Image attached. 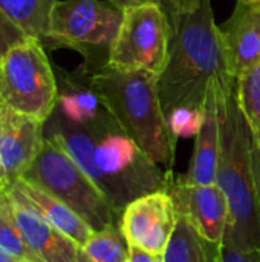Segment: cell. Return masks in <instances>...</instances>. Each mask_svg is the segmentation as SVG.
Here are the masks:
<instances>
[{
    "label": "cell",
    "mask_w": 260,
    "mask_h": 262,
    "mask_svg": "<svg viewBox=\"0 0 260 262\" xmlns=\"http://www.w3.org/2000/svg\"><path fill=\"white\" fill-rule=\"evenodd\" d=\"M172 25L167 64L159 75L164 114L187 106L205 111L213 100L224 101L236 84L221 26L211 0L162 2Z\"/></svg>",
    "instance_id": "1"
},
{
    "label": "cell",
    "mask_w": 260,
    "mask_h": 262,
    "mask_svg": "<svg viewBox=\"0 0 260 262\" xmlns=\"http://www.w3.org/2000/svg\"><path fill=\"white\" fill-rule=\"evenodd\" d=\"M57 141L120 210L133 200L166 190L173 170L156 164L109 114L95 124L80 126L57 109L44 124Z\"/></svg>",
    "instance_id": "2"
},
{
    "label": "cell",
    "mask_w": 260,
    "mask_h": 262,
    "mask_svg": "<svg viewBox=\"0 0 260 262\" xmlns=\"http://www.w3.org/2000/svg\"><path fill=\"white\" fill-rule=\"evenodd\" d=\"M219 163L216 184L230 216L222 246L238 252L260 250V206L253 173V135L238 98V80L219 106Z\"/></svg>",
    "instance_id": "3"
},
{
    "label": "cell",
    "mask_w": 260,
    "mask_h": 262,
    "mask_svg": "<svg viewBox=\"0 0 260 262\" xmlns=\"http://www.w3.org/2000/svg\"><path fill=\"white\" fill-rule=\"evenodd\" d=\"M84 69V68H83ZM92 88L118 126L156 164L172 170L173 138L159 97V75L146 71H123L109 64L87 71Z\"/></svg>",
    "instance_id": "4"
},
{
    "label": "cell",
    "mask_w": 260,
    "mask_h": 262,
    "mask_svg": "<svg viewBox=\"0 0 260 262\" xmlns=\"http://www.w3.org/2000/svg\"><path fill=\"white\" fill-rule=\"evenodd\" d=\"M21 178L64 203L93 232L121 226L123 210L104 196L74 158L52 138H44L41 150Z\"/></svg>",
    "instance_id": "5"
},
{
    "label": "cell",
    "mask_w": 260,
    "mask_h": 262,
    "mask_svg": "<svg viewBox=\"0 0 260 262\" xmlns=\"http://www.w3.org/2000/svg\"><path fill=\"white\" fill-rule=\"evenodd\" d=\"M123 11L107 0H57L49 17L44 48H70L84 57V69L95 71L109 63Z\"/></svg>",
    "instance_id": "6"
},
{
    "label": "cell",
    "mask_w": 260,
    "mask_h": 262,
    "mask_svg": "<svg viewBox=\"0 0 260 262\" xmlns=\"http://www.w3.org/2000/svg\"><path fill=\"white\" fill-rule=\"evenodd\" d=\"M0 103L44 123L54 114L58 81L38 38L28 37L0 58Z\"/></svg>",
    "instance_id": "7"
},
{
    "label": "cell",
    "mask_w": 260,
    "mask_h": 262,
    "mask_svg": "<svg viewBox=\"0 0 260 262\" xmlns=\"http://www.w3.org/2000/svg\"><path fill=\"white\" fill-rule=\"evenodd\" d=\"M172 25L162 2H149L123 11L109 66L161 75L169 58Z\"/></svg>",
    "instance_id": "8"
},
{
    "label": "cell",
    "mask_w": 260,
    "mask_h": 262,
    "mask_svg": "<svg viewBox=\"0 0 260 262\" xmlns=\"http://www.w3.org/2000/svg\"><path fill=\"white\" fill-rule=\"evenodd\" d=\"M178 223L175 203L167 190L139 196L123 209L121 230L130 246L162 255Z\"/></svg>",
    "instance_id": "9"
},
{
    "label": "cell",
    "mask_w": 260,
    "mask_h": 262,
    "mask_svg": "<svg viewBox=\"0 0 260 262\" xmlns=\"http://www.w3.org/2000/svg\"><path fill=\"white\" fill-rule=\"evenodd\" d=\"M166 190L170 193L178 215L184 216L208 243L222 246L230 209L218 184H188L181 175L172 173Z\"/></svg>",
    "instance_id": "10"
},
{
    "label": "cell",
    "mask_w": 260,
    "mask_h": 262,
    "mask_svg": "<svg viewBox=\"0 0 260 262\" xmlns=\"http://www.w3.org/2000/svg\"><path fill=\"white\" fill-rule=\"evenodd\" d=\"M44 124L0 103V178L6 189L25 175L41 150Z\"/></svg>",
    "instance_id": "11"
},
{
    "label": "cell",
    "mask_w": 260,
    "mask_h": 262,
    "mask_svg": "<svg viewBox=\"0 0 260 262\" xmlns=\"http://www.w3.org/2000/svg\"><path fill=\"white\" fill-rule=\"evenodd\" d=\"M9 207L25 243L40 262H78L81 247L63 232L51 226L34 209L8 192Z\"/></svg>",
    "instance_id": "12"
},
{
    "label": "cell",
    "mask_w": 260,
    "mask_h": 262,
    "mask_svg": "<svg viewBox=\"0 0 260 262\" xmlns=\"http://www.w3.org/2000/svg\"><path fill=\"white\" fill-rule=\"evenodd\" d=\"M234 77L260 63V3L238 0L230 18L221 26Z\"/></svg>",
    "instance_id": "13"
},
{
    "label": "cell",
    "mask_w": 260,
    "mask_h": 262,
    "mask_svg": "<svg viewBox=\"0 0 260 262\" xmlns=\"http://www.w3.org/2000/svg\"><path fill=\"white\" fill-rule=\"evenodd\" d=\"M6 192L23 204H26L28 207L34 209L41 218H44L51 226L69 236L81 249L86 246V243L93 233L90 226L83 218H80L70 207H67L64 203H61L41 187L26 181L25 178L15 180L6 189Z\"/></svg>",
    "instance_id": "14"
},
{
    "label": "cell",
    "mask_w": 260,
    "mask_h": 262,
    "mask_svg": "<svg viewBox=\"0 0 260 262\" xmlns=\"http://www.w3.org/2000/svg\"><path fill=\"white\" fill-rule=\"evenodd\" d=\"M222 101H210L205 107V120L201 130L195 137L193 155L188 170L181 178L188 184H216L218 163H219V106Z\"/></svg>",
    "instance_id": "15"
},
{
    "label": "cell",
    "mask_w": 260,
    "mask_h": 262,
    "mask_svg": "<svg viewBox=\"0 0 260 262\" xmlns=\"http://www.w3.org/2000/svg\"><path fill=\"white\" fill-rule=\"evenodd\" d=\"M55 109L66 120L80 126L95 124L110 114L92 88L89 74L83 68L80 74L64 77L61 88L58 86V103Z\"/></svg>",
    "instance_id": "16"
},
{
    "label": "cell",
    "mask_w": 260,
    "mask_h": 262,
    "mask_svg": "<svg viewBox=\"0 0 260 262\" xmlns=\"http://www.w3.org/2000/svg\"><path fill=\"white\" fill-rule=\"evenodd\" d=\"M219 247L202 238L181 215L162 253V262H218Z\"/></svg>",
    "instance_id": "17"
},
{
    "label": "cell",
    "mask_w": 260,
    "mask_h": 262,
    "mask_svg": "<svg viewBox=\"0 0 260 262\" xmlns=\"http://www.w3.org/2000/svg\"><path fill=\"white\" fill-rule=\"evenodd\" d=\"M57 0H0V11L11 18L28 37L44 41L49 17Z\"/></svg>",
    "instance_id": "18"
},
{
    "label": "cell",
    "mask_w": 260,
    "mask_h": 262,
    "mask_svg": "<svg viewBox=\"0 0 260 262\" xmlns=\"http://www.w3.org/2000/svg\"><path fill=\"white\" fill-rule=\"evenodd\" d=\"M81 250L93 262H129V243L121 227L93 232Z\"/></svg>",
    "instance_id": "19"
},
{
    "label": "cell",
    "mask_w": 260,
    "mask_h": 262,
    "mask_svg": "<svg viewBox=\"0 0 260 262\" xmlns=\"http://www.w3.org/2000/svg\"><path fill=\"white\" fill-rule=\"evenodd\" d=\"M238 98L260 150V63L238 77Z\"/></svg>",
    "instance_id": "20"
},
{
    "label": "cell",
    "mask_w": 260,
    "mask_h": 262,
    "mask_svg": "<svg viewBox=\"0 0 260 262\" xmlns=\"http://www.w3.org/2000/svg\"><path fill=\"white\" fill-rule=\"evenodd\" d=\"M0 250L20 262H40L15 224L6 190H0Z\"/></svg>",
    "instance_id": "21"
},
{
    "label": "cell",
    "mask_w": 260,
    "mask_h": 262,
    "mask_svg": "<svg viewBox=\"0 0 260 262\" xmlns=\"http://www.w3.org/2000/svg\"><path fill=\"white\" fill-rule=\"evenodd\" d=\"M166 118L173 138L178 141L179 138H193L198 135L205 120V111L181 106L172 109Z\"/></svg>",
    "instance_id": "22"
},
{
    "label": "cell",
    "mask_w": 260,
    "mask_h": 262,
    "mask_svg": "<svg viewBox=\"0 0 260 262\" xmlns=\"http://www.w3.org/2000/svg\"><path fill=\"white\" fill-rule=\"evenodd\" d=\"M28 35L0 11V58L17 43L26 40Z\"/></svg>",
    "instance_id": "23"
},
{
    "label": "cell",
    "mask_w": 260,
    "mask_h": 262,
    "mask_svg": "<svg viewBox=\"0 0 260 262\" xmlns=\"http://www.w3.org/2000/svg\"><path fill=\"white\" fill-rule=\"evenodd\" d=\"M218 262H260L259 250L257 252H238L225 246H221Z\"/></svg>",
    "instance_id": "24"
},
{
    "label": "cell",
    "mask_w": 260,
    "mask_h": 262,
    "mask_svg": "<svg viewBox=\"0 0 260 262\" xmlns=\"http://www.w3.org/2000/svg\"><path fill=\"white\" fill-rule=\"evenodd\" d=\"M129 262H162V255H155L129 244Z\"/></svg>",
    "instance_id": "25"
},
{
    "label": "cell",
    "mask_w": 260,
    "mask_h": 262,
    "mask_svg": "<svg viewBox=\"0 0 260 262\" xmlns=\"http://www.w3.org/2000/svg\"><path fill=\"white\" fill-rule=\"evenodd\" d=\"M253 173H254V186L256 195L260 206V150L256 144H253Z\"/></svg>",
    "instance_id": "26"
},
{
    "label": "cell",
    "mask_w": 260,
    "mask_h": 262,
    "mask_svg": "<svg viewBox=\"0 0 260 262\" xmlns=\"http://www.w3.org/2000/svg\"><path fill=\"white\" fill-rule=\"evenodd\" d=\"M110 2L113 6H116L118 9L121 11H126L129 8H133V6H138V5H143V3H149V2H162V0H107Z\"/></svg>",
    "instance_id": "27"
},
{
    "label": "cell",
    "mask_w": 260,
    "mask_h": 262,
    "mask_svg": "<svg viewBox=\"0 0 260 262\" xmlns=\"http://www.w3.org/2000/svg\"><path fill=\"white\" fill-rule=\"evenodd\" d=\"M0 262H20V261H17V259H14L12 256H9V255H6V253H3V252L0 250Z\"/></svg>",
    "instance_id": "28"
},
{
    "label": "cell",
    "mask_w": 260,
    "mask_h": 262,
    "mask_svg": "<svg viewBox=\"0 0 260 262\" xmlns=\"http://www.w3.org/2000/svg\"><path fill=\"white\" fill-rule=\"evenodd\" d=\"M78 262H93V261H90V258H89V256H87V255H86L83 250H81V252H80V258H78Z\"/></svg>",
    "instance_id": "29"
},
{
    "label": "cell",
    "mask_w": 260,
    "mask_h": 262,
    "mask_svg": "<svg viewBox=\"0 0 260 262\" xmlns=\"http://www.w3.org/2000/svg\"><path fill=\"white\" fill-rule=\"evenodd\" d=\"M0 190H6V186H5V183H3L2 178H0Z\"/></svg>",
    "instance_id": "30"
},
{
    "label": "cell",
    "mask_w": 260,
    "mask_h": 262,
    "mask_svg": "<svg viewBox=\"0 0 260 262\" xmlns=\"http://www.w3.org/2000/svg\"><path fill=\"white\" fill-rule=\"evenodd\" d=\"M244 2H248V3H260V0H244Z\"/></svg>",
    "instance_id": "31"
},
{
    "label": "cell",
    "mask_w": 260,
    "mask_h": 262,
    "mask_svg": "<svg viewBox=\"0 0 260 262\" xmlns=\"http://www.w3.org/2000/svg\"><path fill=\"white\" fill-rule=\"evenodd\" d=\"M162 2H172V0H162Z\"/></svg>",
    "instance_id": "32"
},
{
    "label": "cell",
    "mask_w": 260,
    "mask_h": 262,
    "mask_svg": "<svg viewBox=\"0 0 260 262\" xmlns=\"http://www.w3.org/2000/svg\"><path fill=\"white\" fill-rule=\"evenodd\" d=\"M259 258H260V250H259Z\"/></svg>",
    "instance_id": "33"
}]
</instances>
